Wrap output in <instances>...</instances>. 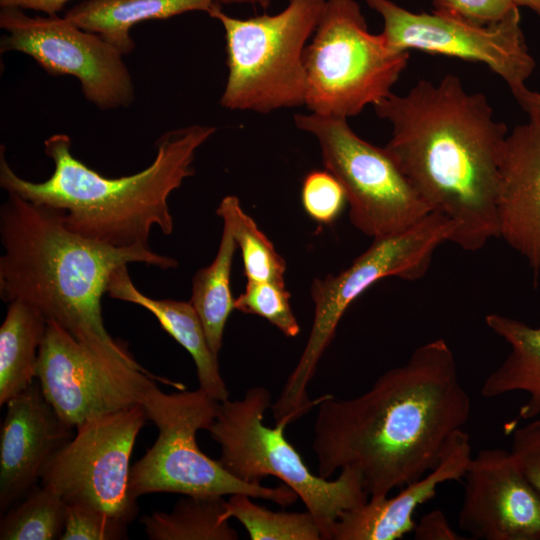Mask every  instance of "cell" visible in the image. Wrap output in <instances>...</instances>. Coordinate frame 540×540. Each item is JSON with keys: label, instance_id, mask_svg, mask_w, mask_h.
I'll list each match as a JSON object with an SVG mask.
<instances>
[{"label": "cell", "instance_id": "cell-1", "mask_svg": "<svg viewBox=\"0 0 540 540\" xmlns=\"http://www.w3.org/2000/svg\"><path fill=\"white\" fill-rule=\"evenodd\" d=\"M470 413L451 347L443 338L426 342L364 393L320 399L312 443L317 474L329 479L351 468L369 499L386 497L432 470Z\"/></svg>", "mask_w": 540, "mask_h": 540}, {"label": "cell", "instance_id": "cell-2", "mask_svg": "<svg viewBox=\"0 0 540 540\" xmlns=\"http://www.w3.org/2000/svg\"><path fill=\"white\" fill-rule=\"evenodd\" d=\"M392 126L385 148L431 212L454 227L451 242L478 251L498 238L497 195L507 126L460 79L417 82L373 106Z\"/></svg>", "mask_w": 540, "mask_h": 540}, {"label": "cell", "instance_id": "cell-3", "mask_svg": "<svg viewBox=\"0 0 540 540\" xmlns=\"http://www.w3.org/2000/svg\"><path fill=\"white\" fill-rule=\"evenodd\" d=\"M0 296L20 300L55 321L100 364L122 373L147 372L106 331L101 299L112 273L129 263L163 270L178 261L151 248H116L70 231L63 210L8 193L0 208Z\"/></svg>", "mask_w": 540, "mask_h": 540}, {"label": "cell", "instance_id": "cell-4", "mask_svg": "<svg viewBox=\"0 0 540 540\" xmlns=\"http://www.w3.org/2000/svg\"><path fill=\"white\" fill-rule=\"evenodd\" d=\"M214 132L203 125L168 131L157 140L148 167L119 178L104 177L75 158L66 134L44 141V152L54 163L53 174L44 182L19 177L1 146L0 185L8 193L62 209L65 226L86 239L116 248H150L153 226L166 235L173 232L168 197L194 175L196 151Z\"/></svg>", "mask_w": 540, "mask_h": 540}, {"label": "cell", "instance_id": "cell-5", "mask_svg": "<svg viewBox=\"0 0 540 540\" xmlns=\"http://www.w3.org/2000/svg\"><path fill=\"white\" fill-rule=\"evenodd\" d=\"M270 406L271 393L260 386L248 389L240 399L219 402L207 429L220 447L218 461L229 473L247 482L277 477L315 517L323 539L331 540L338 517L369 499L362 478L351 468L340 470L334 480L311 472L284 434L294 417L282 418L273 428L264 424V413Z\"/></svg>", "mask_w": 540, "mask_h": 540}, {"label": "cell", "instance_id": "cell-6", "mask_svg": "<svg viewBox=\"0 0 540 540\" xmlns=\"http://www.w3.org/2000/svg\"><path fill=\"white\" fill-rule=\"evenodd\" d=\"M453 232V224L447 217L431 212L405 230L374 238L342 272L312 281V328L296 366L271 406L275 421L288 415L297 419L319 402L308 399L307 388L351 303L381 279H421L436 249L451 242Z\"/></svg>", "mask_w": 540, "mask_h": 540}, {"label": "cell", "instance_id": "cell-7", "mask_svg": "<svg viewBox=\"0 0 540 540\" xmlns=\"http://www.w3.org/2000/svg\"><path fill=\"white\" fill-rule=\"evenodd\" d=\"M277 14L241 19L215 3L225 31L228 75L220 98L230 110L269 113L305 105L304 50L326 0H287Z\"/></svg>", "mask_w": 540, "mask_h": 540}, {"label": "cell", "instance_id": "cell-8", "mask_svg": "<svg viewBox=\"0 0 540 540\" xmlns=\"http://www.w3.org/2000/svg\"><path fill=\"white\" fill-rule=\"evenodd\" d=\"M147 420L158 428L154 444L130 469L129 494L134 499L158 492L188 496L245 494L279 504L296 502L288 486L267 487L229 473L218 460L204 454L196 435L213 422L219 402L198 388L194 391L162 392L157 383L144 395Z\"/></svg>", "mask_w": 540, "mask_h": 540}, {"label": "cell", "instance_id": "cell-9", "mask_svg": "<svg viewBox=\"0 0 540 540\" xmlns=\"http://www.w3.org/2000/svg\"><path fill=\"white\" fill-rule=\"evenodd\" d=\"M409 56L369 32L355 0H326L303 55L305 106L322 116H357L392 93Z\"/></svg>", "mask_w": 540, "mask_h": 540}, {"label": "cell", "instance_id": "cell-10", "mask_svg": "<svg viewBox=\"0 0 540 540\" xmlns=\"http://www.w3.org/2000/svg\"><path fill=\"white\" fill-rule=\"evenodd\" d=\"M296 127L318 141L323 165L344 188L350 220L378 238L412 226L431 210L385 147L359 137L347 119L296 114Z\"/></svg>", "mask_w": 540, "mask_h": 540}, {"label": "cell", "instance_id": "cell-11", "mask_svg": "<svg viewBox=\"0 0 540 540\" xmlns=\"http://www.w3.org/2000/svg\"><path fill=\"white\" fill-rule=\"evenodd\" d=\"M146 420L137 404L82 423L45 466L42 485L66 504L85 503L129 524L138 513L129 494L130 457Z\"/></svg>", "mask_w": 540, "mask_h": 540}, {"label": "cell", "instance_id": "cell-12", "mask_svg": "<svg viewBox=\"0 0 540 540\" xmlns=\"http://www.w3.org/2000/svg\"><path fill=\"white\" fill-rule=\"evenodd\" d=\"M0 27L6 31L1 53L18 51L52 76L77 78L86 100L99 109L126 108L134 102V84L123 54L99 35L65 17H31L18 8H1Z\"/></svg>", "mask_w": 540, "mask_h": 540}, {"label": "cell", "instance_id": "cell-13", "mask_svg": "<svg viewBox=\"0 0 540 540\" xmlns=\"http://www.w3.org/2000/svg\"><path fill=\"white\" fill-rule=\"evenodd\" d=\"M383 19L381 34L396 50L481 62L501 77L511 92L525 85L536 62L521 27L519 8L500 22L479 25L433 11L412 12L392 0H364Z\"/></svg>", "mask_w": 540, "mask_h": 540}, {"label": "cell", "instance_id": "cell-14", "mask_svg": "<svg viewBox=\"0 0 540 540\" xmlns=\"http://www.w3.org/2000/svg\"><path fill=\"white\" fill-rule=\"evenodd\" d=\"M36 378L47 401L69 426L141 404L156 381L180 384L150 372L122 374L97 362L62 326L47 321Z\"/></svg>", "mask_w": 540, "mask_h": 540}, {"label": "cell", "instance_id": "cell-15", "mask_svg": "<svg viewBox=\"0 0 540 540\" xmlns=\"http://www.w3.org/2000/svg\"><path fill=\"white\" fill-rule=\"evenodd\" d=\"M463 478L462 531L480 540H540V494L510 451L472 455Z\"/></svg>", "mask_w": 540, "mask_h": 540}, {"label": "cell", "instance_id": "cell-16", "mask_svg": "<svg viewBox=\"0 0 540 540\" xmlns=\"http://www.w3.org/2000/svg\"><path fill=\"white\" fill-rule=\"evenodd\" d=\"M5 405L0 437L1 513L36 486L47 463L73 438L75 429L58 416L39 382Z\"/></svg>", "mask_w": 540, "mask_h": 540}, {"label": "cell", "instance_id": "cell-17", "mask_svg": "<svg viewBox=\"0 0 540 540\" xmlns=\"http://www.w3.org/2000/svg\"><path fill=\"white\" fill-rule=\"evenodd\" d=\"M498 237L540 271V120L508 133L500 161Z\"/></svg>", "mask_w": 540, "mask_h": 540}, {"label": "cell", "instance_id": "cell-18", "mask_svg": "<svg viewBox=\"0 0 540 540\" xmlns=\"http://www.w3.org/2000/svg\"><path fill=\"white\" fill-rule=\"evenodd\" d=\"M472 458L470 436L463 429L448 438L437 465L421 478L401 487L392 497L368 499L344 511L331 530V540H396L413 531L414 513L434 498L447 481L461 480Z\"/></svg>", "mask_w": 540, "mask_h": 540}, {"label": "cell", "instance_id": "cell-19", "mask_svg": "<svg viewBox=\"0 0 540 540\" xmlns=\"http://www.w3.org/2000/svg\"><path fill=\"white\" fill-rule=\"evenodd\" d=\"M107 293L115 299L140 305L151 312L162 329L191 355L199 388L218 402L229 399L228 389L220 373L218 356L212 352L202 322L190 301L159 300L144 295L132 283L127 265L118 267L112 273Z\"/></svg>", "mask_w": 540, "mask_h": 540}, {"label": "cell", "instance_id": "cell-20", "mask_svg": "<svg viewBox=\"0 0 540 540\" xmlns=\"http://www.w3.org/2000/svg\"><path fill=\"white\" fill-rule=\"evenodd\" d=\"M488 328L509 346V353L484 380L481 395L494 398L513 392H525L527 401L520 407L509 429L520 420L540 416V326L499 313L485 317Z\"/></svg>", "mask_w": 540, "mask_h": 540}, {"label": "cell", "instance_id": "cell-21", "mask_svg": "<svg viewBox=\"0 0 540 540\" xmlns=\"http://www.w3.org/2000/svg\"><path fill=\"white\" fill-rule=\"evenodd\" d=\"M214 4L213 0H84L64 17L127 55L135 47L130 35L134 25L192 11L208 13Z\"/></svg>", "mask_w": 540, "mask_h": 540}, {"label": "cell", "instance_id": "cell-22", "mask_svg": "<svg viewBox=\"0 0 540 540\" xmlns=\"http://www.w3.org/2000/svg\"><path fill=\"white\" fill-rule=\"evenodd\" d=\"M47 320L32 305L20 300L9 303L0 327V405L34 383Z\"/></svg>", "mask_w": 540, "mask_h": 540}, {"label": "cell", "instance_id": "cell-23", "mask_svg": "<svg viewBox=\"0 0 540 540\" xmlns=\"http://www.w3.org/2000/svg\"><path fill=\"white\" fill-rule=\"evenodd\" d=\"M237 245L223 225L218 251L212 263L199 269L192 279L190 303L196 310L212 352L218 356L226 322L235 309L230 286L233 256Z\"/></svg>", "mask_w": 540, "mask_h": 540}, {"label": "cell", "instance_id": "cell-24", "mask_svg": "<svg viewBox=\"0 0 540 540\" xmlns=\"http://www.w3.org/2000/svg\"><path fill=\"white\" fill-rule=\"evenodd\" d=\"M220 496H188L179 499L170 513L154 511L141 522L151 540H236L238 534L225 517Z\"/></svg>", "mask_w": 540, "mask_h": 540}, {"label": "cell", "instance_id": "cell-25", "mask_svg": "<svg viewBox=\"0 0 540 540\" xmlns=\"http://www.w3.org/2000/svg\"><path fill=\"white\" fill-rule=\"evenodd\" d=\"M216 214L222 218L241 251L248 281L271 282L285 286L286 263L274 245L241 207L236 196L224 197Z\"/></svg>", "mask_w": 540, "mask_h": 540}, {"label": "cell", "instance_id": "cell-26", "mask_svg": "<svg viewBox=\"0 0 540 540\" xmlns=\"http://www.w3.org/2000/svg\"><path fill=\"white\" fill-rule=\"evenodd\" d=\"M67 504L54 490L34 486L2 517L1 540L60 539L66 519Z\"/></svg>", "mask_w": 540, "mask_h": 540}, {"label": "cell", "instance_id": "cell-27", "mask_svg": "<svg viewBox=\"0 0 540 540\" xmlns=\"http://www.w3.org/2000/svg\"><path fill=\"white\" fill-rule=\"evenodd\" d=\"M251 498L245 494H233L225 501V517L236 518L251 540L323 539L317 520L308 510L271 511L257 505Z\"/></svg>", "mask_w": 540, "mask_h": 540}, {"label": "cell", "instance_id": "cell-28", "mask_svg": "<svg viewBox=\"0 0 540 540\" xmlns=\"http://www.w3.org/2000/svg\"><path fill=\"white\" fill-rule=\"evenodd\" d=\"M289 298L286 286L247 280L244 292L235 298V309L245 314L258 315L277 327L285 336L296 337L300 327Z\"/></svg>", "mask_w": 540, "mask_h": 540}, {"label": "cell", "instance_id": "cell-29", "mask_svg": "<svg viewBox=\"0 0 540 540\" xmlns=\"http://www.w3.org/2000/svg\"><path fill=\"white\" fill-rule=\"evenodd\" d=\"M127 523L85 503L67 504L61 540H118L127 538Z\"/></svg>", "mask_w": 540, "mask_h": 540}, {"label": "cell", "instance_id": "cell-30", "mask_svg": "<svg viewBox=\"0 0 540 540\" xmlns=\"http://www.w3.org/2000/svg\"><path fill=\"white\" fill-rule=\"evenodd\" d=\"M301 200L307 214L323 224L332 223L347 202L343 186L328 170L309 172L303 180Z\"/></svg>", "mask_w": 540, "mask_h": 540}, {"label": "cell", "instance_id": "cell-31", "mask_svg": "<svg viewBox=\"0 0 540 540\" xmlns=\"http://www.w3.org/2000/svg\"><path fill=\"white\" fill-rule=\"evenodd\" d=\"M434 11L453 15L479 25L503 20L519 8L514 0H431Z\"/></svg>", "mask_w": 540, "mask_h": 540}, {"label": "cell", "instance_id": "cell-32", "mask_svg": "<svg viewBox=\"0 0 540 540\" xmlns=\"http://www.w3.org/2000/svg\"><path fill=\"white\" fill-rule=\"evenodd\" d=\"M510 452L524 476L540 494V418L514 428Z\"/></svg>", "mask_w": 540, "mask_h": 540}, {"label": "cell", "instance_id": "cell-33", "mask_svg": "<svg viewBox=\"0 0 540 540\" xmlns=\"http://www.w3.org/2000/svg\"><path fill=\"white\" fill-rule=\"evenodd\" d=\"M416 540H462L449 524L445 514L435 509L425 514L413 529Z\"/></svg>", "mask_w": 540, "mask_h": 540}, {"label": "cell", "instance_id": "cell-34", "mask_svg": "<svg viewBox=\"0 0 540 540\" xmlns=\"http://www.w3.org/2000/svg\"><path fill=\"white\" fill-rule=\"evenodd\" d=\"M71 0H0L1 8L31 9L54 16Z\"/></svg>", "mask_w": 540, "mask_h": 540}, {"label": "cell", "instance_id": "cell-35", "mask_svg": "<svg viewBox=\"0 0 540 540\" xmlns=\"http://www.w3.org/2000/svg\"><path fill=\"white\" fill-rule=\"evenodd\" d=\"M529 119L540 120V93L523 86L511 92Z\"/></svg>", "mask_w": 540, "mask_h": 540}, {"label": "cell", "instance_id": "cell-36", "mask_svg": "<svg viewBox=\"0 0 540 540\" xmlns=\"http://www.w3.org/2000/svg\"><path fill=\"white\" fill-rule=\"evenodd\" d=\"M217 4H250L258 5L264 9L270 6L272 0H213Z\"/></svg>", "mask_w": 540, "mask_h": 540}, {"label": "cell", "instance_id": "cell-37", "mask_svg": "<svg viewBox=\"0 0 540 540\" xmlns=\"http://www.w3.org/2000/svg\"><path fill=\"white\" fill-rule=\"evenodd\" d=\"M518 7H526L540 17V0H514Z\"/></svg>", "mask_w": 540, "mask_h": 540}]
</instances>
